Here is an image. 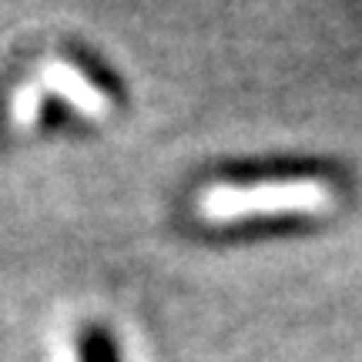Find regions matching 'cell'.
Here are the masks:
<instances>
[{
	"instance_id": "6da1fadb",
	"label": "cell",
	"mask_w": 362,
	"mask_h": 362,
	"mask_svg": "<svg viewBox=\"0 0 362 362\" xmlns=\"http://www.w3.org/2000/svg\"><path fill=\"white\" fill-rule=\"evenodd\" d=\"M332 202L325 181H259V185H211L198 194V215L211 225L275 215H315Z\"/></svg>"
},
{
	"instance_id": "7a4b0ae2",
	"label": "cell",
	"mask_w": 362,
	"mask_h": 362,
	"mask_svg": "<svg viewBox=\"0 0 362 362\" xmlns=\"http://www.w3.org/2000/svg\"><path fill=\"white\" fill-rule=\"evenodd\" d=\"M40 88L54 94V98L67 101L71 107H78L81 115L88 117H104L111 115V107H115V90H107L104 84L90 78L88 71H78L67 61H54V64L44 67Z\"/></svg>"
},
{
	"instance_id": "3957f363",
	"label": "cell",
	"mask_w": 362,
	"mask_h": 362,
	"mask_svg": "<svg viewBox=\"0 0 362 362\" xmlns=\"http://www.w3.org/2000/svg\"><path fill=\"white\" fill-rule=\"evenodd\" d=\"M78 359L81 362H121V352H117V342L111 339L107 329L88 325L78 336Z\"/></svg>"
},
{
	"instance_id": "277c9868",
	"label": "cell",
	"mask_w": 362,
	"mask_h": 362,
	"mask_svg": "<svg viewBox=\"0 0 362 362\" xmlns=\"http://www.w3.org/2000/svg\"><path fill=\"white\" fill-rule=\"evenodd\" d=\"M44 101H47L44 88H21L17 90V101H13V117H17V124H37L40 104Z\"/></svg>"
}]
</instances>
